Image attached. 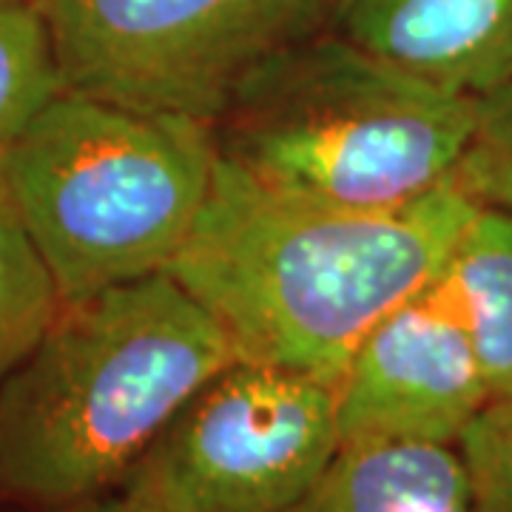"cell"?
<instances>
[{"label":"cell","instance_id":"4","mask_svg":"<svg viewBox=\"0 0 512 512\" xmlns=\"http://www.w3.org/2000/svg\"><path fill=\"white\" fill-rule=\"evenodd\" d=\"M220 165L214 126L60 92L0 154L60 302L168 271Z\"/></svg>","mask_w":512,"mask_h":512},{"label":"cell","instance_id":"15","mask_svg":"<svg viewBox=\"0 0 512 512\" xmlns=\"http://www.w3.org/2000/svg\"><path fill=\"white\" fill-rule=\"evenodd\" d=\"M49 512H177L168 507L157 493H151L134 478H123L120 484H114L103 493H94L89 498H80L72 504H63L57 510Z\"/></svg>","mask_w":512,"mask_h":512},{"label":"cell","instance_id":"7","mask_svg":"<svg viewBox=\"0 0 512 512\" xmlns=\"http://www.w3.org/2000/svg\"><path fill=\"white\" fill-rule=\"evenodd\" d=\"M490 399L439 279L373 325L336 382L342 441L458 444Z\"/></svg>","mask_w":512,"mask_h":512},{"label":"cell","instance_id":"6","mask_svg":"<svg viewBox=\"0 0 512 512\" xmlns=\"http://www.w3.org/2000/svg\"><path fill=\"white\" fill-rule=\"evenodd\" d=\"M339 447L336 384L234 359L128 478L177 512H288Z\"/></svg>","mask_w":512,"mask_h":512},{"label":"cell","instance_id":"9","mask_svg":"<svg viewBox=\"0 0 512 512\" xmlns=\"http://www.w3.org/2000/svg\"><path fill=\"white\" fill-rule=\"evenodd\" d=\"M288 512H470V481L456 444L342 441Z\"/></svg>","mask_w":512,"mask_h":512},{"label":"cell","instance_id":"1","mask_svg":"<svg viewBox=\"0 0 512 512\" xmlns=\"http://www.w3.org/2000/svg\"><path fill=\"white\" fill-rule=\"evenodd\" d=\"M481 205L458 180L390 211L336 208L271 191L220 157L168 274L239 359L336 384L373 325L439 279Z\"/></svg>","mask_w":512,"mask_h":512},{"label":"cell","instance_id":"12","mask_svg":"<svg viewBox=\"0 0 512 512\" xmlns=\"http://www.w3.org/2000/svg\"><path fill=\"white\" fill-rule=\"evenodd\" d=\"M63 92L35 3L0 0V154Z\"/></svg>","mask_w":512,"mask_h":512},{"label":"cell","instance_id":"8","mask_svg":"<svg viewBox=\"0 0 512 512\" xmlns=\"http://www.w3.org/2000/svg\"><path fill=\"white\" fill-rule=\"evenodd\" d=\"M325 26L447 92L512 83V0H325Z\"/></svg>","mask_w":512,"mask_h":512},{"label":"cell","instance_id":"10","mask_svg":"<svg viewBox=\"0 0 512 512\" xmlns=\"http://www.w3.org/2000/svg\"><path fill=\"white\" fill-rule=\"evenodd\" d=\"M473 342L487 387L512 396V214L481 205L439 274Z\"/></svg>","mask_w":512,"mask_h":512},{"label":"cell","instance_id":"16","mask_svg":"<svg viewBox=\"0 0 512 512\" xmlns=\"http://www.w3.org/2000/svg\"><path fill=\"white\" fill-rule=\"evenodd\" d=\"M29 3H35V0H29Z\"/></svg>","mask_w":512,"mask_h":512},{"label":"cell","instance_id":"2","mask_svg":"<svg viewBox=\"0 0 512 512\" xmlns=\"http://www.w3.org/2000/svg\"><path fill=\"white\" fill-rule=\"evenodd\" d=\"M234 359L168 271L63 302L0 384V498L49 512L120 484Z\"/></svg>","mask_w":512,"mask_h":512},{"label":"cell","instance_id":"13","mask_svg":"<svg viewBox=\"0 0 512 512\" xmlns=\"http://www.w3.org/2000/svg\"><path fill=\"white\" fill-rule=\"evenodd\" d=\"M470 512H512V396H498L458 439Z\"/></svg>","mask_w":512,"mask_h":512},{"label":"cell","instance_id":"5","mask_svg":"<svg viewBox=\"0 0 512 512\" xmlns=\"http://www.w3.org/2000/svg\"><path fill=\"white\" fill-rule=\"evenodd\" d=\"M63 92L214 126L242 80L325 26V0H35Z\"/></svg>","mask_w":512,"mask_h":512},{"label":"cell","instance_id":"14","mask_svg":"<svg viewBox=\"0 0 512 512\" xmlns=\"http://www.w3.org/2000/svg\"><path fill=\"white\" fill-rule=\"evenodd\" d=\"M461 183L484 205L512 214V83L478 100V128Z\"/></svg>","mask_w":512,"mask_h":512},{"label":"cell","instance_id":"11","mask_svg":"<svg viewBox=\"0 0 512 512\" xmlns=\"http://www.w3.org/2000/svg\"><path fill=\"white\" fill-rule=\"evenodd\" d=\"M60 305L55 279L20 225L0 177V384L55 322Z\"/></svg>","mask_w":512,"mask_h":512},{"label":"cell","instance_id":"3","mask_svg":"<svg viewBox=\"0 0 512 512\" xmlns=\"http://www.w3.org/2000/svg\"><path fill=\"white\" fill-rule=\"evenodd\" d=\"M478 100L447 92L328 26L268 55L214 123L220 157L299 200L390 211L461 180Z\"/></svg>","mask_w":512,"mask_h":512}]
</instances>
